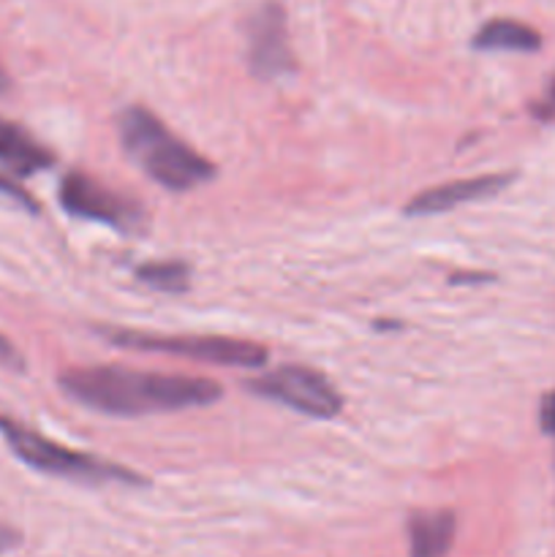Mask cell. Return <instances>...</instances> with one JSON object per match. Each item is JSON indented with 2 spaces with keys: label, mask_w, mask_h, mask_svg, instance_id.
I'll return each mask as SVG.
<instances>
[{
  "label": "cell",
  "mask_w": 555,
  "mask_h": 557,
  "mask_svg": "<svg viewBox=\"0 0 555 557\" xmlns=\"http://www.w3.org/2000/svg\"><path fill=\"white\" fill-rule=\"evenodd\" d=\"M120 141L125 152L145 169L147 177L166 190H185L215 177V166L205 156L174 136L150 109L128 107L118 120Z\"/></svg>",
  "instance_id": "obj_2"
},
{
  "label": "cell",
  "mask_w": 555,
  "mask_h": 557,
  "mask_svg": "<svg viewBox=\"0 0 555 557\" xmlns=\"http://www.w3.org/2000/svg\"><path fill=\"white\" fill-rule=\"evenodd\" d=\"M58 199L69 215L82 221H96L118 232H134L145 223V210L128 196L107 188L85 172H69L60 180Z\"/></svg>",
  "instance_id": "obj_6"
},
{
  "label": "cell",
  "mask_w": 555,
  "mask_h": 557,
  "mask_svg": "<svg viewBox=\"0 0 555 557\" xmlns=\"http://www.w3.org/2000/svg\"><path fill=\"white\" fill-rule=\"evenodd\" d=\"M60 389L79 406L109 417H145L221 400V386L201 375L141 373L120 364L74 368L60 375Z\"/></svg>",
  "instance_id": "obj_1"
},
{
  "label": "cell",
  "mask_w": 555,
  "mask_h": 557,
  "mask_svg": "<svg viewBox=\"0 0 555 557\" xmlns=\"http://www.w3.org/2000/svg\"><path fill=\"white\" fill-rule=\"evenodd\" d=\"M471 47L482 52H536L542 47V36L526 22L498 16L479 27L477 36L471 38Z\"/></svg>",
  "instance_id": "obj_11"
},
{
  "label": "cell",
  "mask_w": 555,
  "mask_h": 557,
  "mask_svg": "<svg viewBox=\"0 0 555 557\" xmlns=\"http://www.w3.org/2000/svg\"><path fill=\"white\" fill-rule=\"evenodd\" d=\"M250 392L267 397L272 403L294 408L313 419H332L341 413L343 397L326 375L305 364H283V368L267 370L256 375L248 384Z\"/></svg>",
  "instance_id": "obj_5"
},
{
  "label": "cell",
  "mask_w": 555,
  "mask_h": 557,
  "mask_svg": "<svg viewBox=\"0 0 555 557\" xmlns=\"http://www.w3.org/2000/svg\"><path fill=\"white\" fill-rule=\"evenodd\" d=\"M0 163L9 172L27 177V174L44 172V169L52 166L54 156L49 152V147L33 139L22 125L0 117Z\"/></svg>",
  "instance_id": "obj_9"
},
{
  "label": "cell",
  "mask_w": 555,
  "mask_h": 557,
  "mask_svg": "<svg viewBox=\"0 0 555 557\" xmlns=\"http://www.w3.org/2000/svg\"><path fill=\"white\" fill-rule=\"evenodd\" d=\"M0 194L9 196V199H14V201H20V205L27 207V210H30V212L38 210V205H36V201H33V196L27 194V190L22 188V185L16 183V180L5 177L3 172H0Z\"/></svg>",
  "instance_id": "obj_13"
},
{
  "label": "cell",
  "mask_w": 555,
  "mask_h": 557,
  "mask_svg": "<svg viewBox=\"0 0 555 557\" xmlns=\"http://www.w3.org/2000/svg\"><path fill=\"white\" fill-rule=\"evenodd\" d=\"M553 438H555V435H553Z\"/></svg>",
  "instance_id": "obj_18"
},
{
  "label": "cell",
  "mask_w": 555,
  "mask_h": 557,
  "mask_svg": "<svg viewBox=\"0 0 555 557\" xmlns=\"http://www.w3.org/2000/svg\"><path fill=\"white\" fill-rule=\"evenodd\" d=\"M9 90V74H5V69L0 65V92Z\"/></svg>",
  "instance_id": "obj_17"
},
{
  "label": "cell",
  "mask_w": 555,
  "mask_h": 557,
  "mask_svg": "<svg viewBox=\"0 0 555 557\" xmlns=\"http://www.w3.org/2000/svg\"><path fill=\"white\" fill-rule=\"evenodd\" d=\"M533 114H536L539 120L555 117V79H553V85L547 87V92H544L542 101H536V107H533Z\"/></svg>",
  "instance_id": "obj_14"
},
{
  "label": "cell",
  "mask_w": 555,
  "mask_h": 557,
  "mask_svg": "<svg viewBox=\"0 0 555 557\" xmlns=\"http://www.w3.org/2000/svg\"><path fill=\"white\" fill-rule=\"evenodd\" d=\"M515 183L511 172L479 174V177L452 180V183L435 185V188L422 190L406 205V215H439V212L455 210V207L468 205V201H482L490 196L501 194Z\"/></svg>",
  "instance_id": "obj_8"
},
{
  "label": "cell",
  "mask_w": 555,
  "mask_h": 557,
  "mask_svg": "<svg viewBox=\"0 0 555 557\" xmlns=\"http://www.w3.org/2000/svg\"><path fill=\"white\" fill-rule=\"evenodd\" d=\"M103 335L114 346L131 348V351L172 354V357L226 364V368H264L267 357H270L259 343L221 335H147V332L131 330H107Z\"/></svg>",
  "instance_id": "obj_4"
},
{
  "label": "cell",
  "mask_w": 555,
  "mask_h": 557,
  "mask_svg": "<svg viewBox=\"0 0 555 557\" xmlns=\"http://www.w3.org/2000/svg\"><path fill=\"white\" fill-rule=\"evenodd\" d=\"M9 544H14V536H11L9 531H0V553H3V549L9 547Z\"/></svg>",
  "instance_id": "obj_16"
},
{
  "label": "cell",
  "mask_w": 555,
  "mask_h": 557,
  "mask_svg": "<svg viewBox=\"0 0 555 557\" xmlns=\"http://www.w3.org/2000/svg\"><path fill=\"white\" fill-rule=\"evenodd\" d=\"M136 281L147 283L156 292L177 294L190 286V267L185 261H147V264L136 267Z\"/></svg>",
  "instance_id": "obj_12"
},
{
  "label": "cell",
  "mask_w": 555,
  "mask_h": 557,
  "mask_svg": "<svg viewBox=\"0 0 555 557\" xmlns=\"http://www.w3.org/2000/svg\"><path fill=\"white\" fill-rule=\"evenodd\" d=\"M0 364H9V368H20L22 364L20 351H16V348L11 346L3 335H0Z\"/></svg>",
  "instance_id": "obj_15"
},
{
  "label": "cell",
  "mask_w": 555,
  "mask_h": 557,
  "mask_svg": "<svg viewBox=\"0 0 555 557\" xmlns=\"http://www.w3.org/2000/svg\"><path fill=\"white\" fill-rule=\"evenodd\" d=\"M248 63L259 79H281L297 69L288 44L286 14L278 3H264L250 14Z\"/></svg>",
  "instance_id": "obj_7"
},
{
  "label": "cell",
  "mask_w": 555,
  "mask_h": 557,
  "mask_svg": "<svg viewBox=\"0 0 555 557\" xmlns=\"http://www.w3.org/2000/svg\"><path fill=\"white\" fill-rule=\"evenodd\" d=\"M0 433H3L11 451L25 466L36 468L41 473H52V476L76 479V482L90 484H145V479L139 473L128 471V468L118 466V462L98 460V457L85 455V451H74L63 444H54V441L44 438L41 433L14 422V419L0 417Z\"/></svg>",
  "instance_id": "obj_3"
},
{
  "label": "cell",
  "mask_w": 555,
  "mask_h": 557,
  "mask_svg": "<svg viewBox=\"0 0 555 557\" xmlns=\"http://www.w3.org/2000/svg\"><path fill=\"white\" fill-rule=\"evenodd\" d=\"M457 520L446 509L417 511L408 520V557H446L455 542Z\"/></svg>",
  "instance_id": "obj_10"
}]
</instances>
